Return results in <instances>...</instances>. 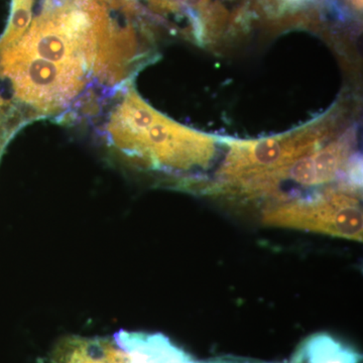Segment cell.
<instances>
[{
  "label": "cell",
  "instance_id": "6",
  "mask_svg": "<svg viewBox=\"0 0 363 363\" xmlns=\"http://www.w3.org/2000/svg\"><path fill=\"white\" fill-rule=\"evenodd\" d=\"M45 363H128L126 353L113 335H71L60 340Z\"/></svg>",
  "mask_w": 363,
  "mask_h": 363
},
{
  "label": "cell",
  "instance_id": "3",
  "mask_svg": "<svg viewBox=\"0 0 363 363\" xmlns=\"http://www.w3.org/2000/svg\"><path fill=\"white\" fill-rule=\"evenodd\" d=\"M262 222L358 242L363 240L362 205L347 189H330L312 197L279 203L262 213Z\"/></svg>",
  "mask_w": 363,
  "mask_h": 363
},
{
  "label": "cell",
  "instance_id": "14",
  "mask_svg": "<svg viewBox=\"0 0 363 363\" xmlns=\"http://www.w3.org/2000/svg\"><path fill=\"white\" fill-rule=\"evenodd\" d=\"M350 9H354L355 11H362V0H344Z\"/></svg>",
  "mask_w": 363,
  "mask_h": 363
},
{
  "label": "cell",
  "instance_id": "12",
  "mask_svg": "<svg viewBox=\"0 0 363 363\" xmlns=\"http://www.w3.org/2000/svg\"><path fill=\"white\" fill-rule=\"evenodd\" d=\"M6 100L0 97V157H1L4 147L11 136V131H9L11 130L6 126L9 116L6 111Z\"/></svg>",
  "mask_w": 363,
  "mask_h": 363
},
{
  "label": "cell",
  "instance_id": "11",
  "mask_svg": "<svg viewBox=\"0 0 363 363\" xmlns=\"http://www.w3.org/2000/svg\"><path fill=\"white\" fill-rule=\"evenodd\" d=\"M102 6L112 11H121L126 18H133L138 13L135 0H97Z\"/></svg>",
  "mask_w": 363,
  "mask_h": 363
},
{
  "label": "cell",
  "instance_id": "8",
  "mask_svg": "<svg viewBox=\"0 0 363 363\" xmlns=\"http://www.w3.org/2000/svg\"><path fill=\"white\" fill-rule=\"evenodd\" d=\"M150 9L160 14L187 16L192 23L196 35L205 33L207 26L214 28L218 18H222V11L215 9L212 0H147Z\"/></svg>",
  "mask_w": 363,
  "mask_h": 363
},
{
  "label": "cell",
  "instance_id": "13",
  "mask_svg": "<svg viewBox=\"0 0 363 363\" xmlns=\"http://www.w3.org/2000/svg\"><path fill=\"white\" fill-rule=\"evenodd\" d=\"M281 11H295L309 4L311 0H269Z\"/></svg>",
  "mask_w": 363,
  "mask_h": 363
},
{
  "label": "cell",
  "instance_id": "1",
  "mask_svg": "<svg viewBox=\"0 0 363 363\" xmlns=\"http://www.w3.org/2000/svg\"><path fill=\"white\" fill-rule=\"evenodd\" d=\"M107 130L116 149L150 168L205 169L216 150L214 138L162 116L133 89L112 112Z\"/></svg>",
  "mask_w": 363,
  "mask_h": 363
},
{
  "label": "cell",
  "instance_id": "9",
  "mask_svg": "<svg viewBox=\"0 0 363 363\" xmlns=\"http://www.w3.org/2000/svg\"><path fill=\"white\" fill-rule=\"evenodd\" d=\"M354 350L328 334H315L303 342L292 363H359Z\"/></svg>",
  "mask_w": 363,
  "mask_h": 363
},
{
  "label": "cell",
  "instance_id": "5",
  "mask_svg": "<svg viewBox=\"0 0 363 363\" xmlns=\"http://www.w3.org/2000/svg\"><path fill=\"white\" fill-rule=\"evenodd\" d=\"M352 138L351 135L341 136L301 157L286 172L281 183L292 181L297 185L311 187L335 180L350 161Z\"/></svg>",
  "mask_w": 363,
  "mask_h": 363
},
{
  "label": "cell",
  "instance_id": "4",
  "mask_svg": "<svg viewBox=\"0 0 363 363\" xmlns=\"http://www.w3.org/2000/svg\"><path fill=\"white\" fill-rule=\"evenodd\" d=\"M85 69L0 52V78L9 79L16 100L42 113L65 108L86 86Z\"/></svg>",
  "mask_w": 363,
  "mask_h": 363
},
{
  "label": "cell",
  "instance_id": "2",
  "mask_svg": "<svg viewBox=\"0 0 363 363\" xmlns=\"http://www.w3.org/2000/svg\"><path fill=\"white\" fill-rule=\"evenodd\" d=\"M335 119L326 116L304 128L255 140H227L225 160L217 173L220 188L236 194H271L301 157L312 154L333 135Z\"/></svg>",
  "mask_w": 363,
  "mask_h": 363
},
{
  "label": "cell",
  "instance_id": "7",
  "mask_svg": "<svg viewBox=\"0 0 363 363\" xmlns=\"http://www.w3.org/2000/svg\"><path fill=\"white\" fill-rule=\"evenodd\" d=\"M143 363H198L161 333L119 331Z\"/></svg>",
  "mask_w": 363,
  "mask_h": 363
},
{
  "label": "cell",
  "instance_id": "10",
  "mask_svg": "<svg viewBox=\"0 0 363 363\" xmlns=\"http://www.w3.org/2000/svg\"><path fill=\"white\" fill-rule=\"evenodd\" d=\"M33 2L35 0H13L9 26L0 39V51L13 47L25 35L32 23Z\"/></svg>",
  "mask_w": 363,
  "mask_h": 363
}]
</instances>
